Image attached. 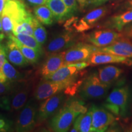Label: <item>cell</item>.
<instances>
[{
  "label": "cell",
  "mask_w": 132,
  "mask_h": 132,
  "mask_svg": "<svg viewBox=\"0 0 132 132\" xmlns=\"http://www.w3.org/2000/svg\"><path fill=\"white\" fill-rule=\"evenodd\" d=\"M129 90L127 86L115 87L107 97L104 107L116 116L123 118L127 114Z\"/></svg>",
  "instance_id": "6da1fadb"
},
{
  "label": "cell",
  "mask_w": 132,
  "mask_h": 132,
  "mask_svg": "<svg viewBox=\"0 0 132 132\" xmlns=\"http://www.w3.org/2000/svg\"><path fill=\"white\" fill-rule=\"evenodd\" d=\"M111 85L103 83L97 73H93L83 81L80 88V96L84 99L99 98L106 94Z\"/></svg>",
  "instance_id": "7a4b0ae2"
},
{
  "label": "cell",
  "mask_w": 132,
  "mask_h": 132,
  "mask_svg": "<svg viewBox=\"0 0 132 132\" xmlns=\"http://www.w3.org/2000/svg\"><path fill=\"white\" fill-rule=\"evenodd\" d=\"M37 105L31 99L26 102L18 116L15 123L16 131L26 132L32 130L37 120Z\"/></svg>",
  "instance_id": "3957f363"
},
{
  "label": "cell",
  "mask_w": 132,
  "mask_h": 132,
  "mask_svg": "<svg viewBox=\"0 0 132 132\" xmlns=\"http://www.w3.org/2000/svg\"><path fill=\"white\" fill-rule=\"evenodd\" d=\"M79 116L65 105L61 108L51 119L50 126L54 131H68Z\"/></svg>",
  "instance_id": "277c9868"
},
{
  "label": "cell",
  "mask_w": 132,
  "mask_h": 132,
  "mask_svg": "<svg viewBox=\"0 0 132 132\" xmlns=\"http://www.w3.org/2000/svg\"><path fill=\"white\" fill-rule=\"evenodd\" d=\"M75 81V79L68 81H54L45 79L41 81L37 85L34 92V97L39 101L44 100L62 91Z\"/></svg>",
  "instance_id": "5b68a950"
},
{
  "label": "cell",
  "mask_w": 132,
  "mask_h": 132,
  "mask_svg": "<svg viewBox=\"0 0 132 132\" xmlns=\"http://www.w3.org/2000/svg\"><path fill=\"white\" fill-rule=\"evenodd\" d=\"M97 47L86 44H78L64 51V65L74 62L88 61L91 54L96 51Z\"/></svg>",
  "instance_id": "8992f818"
},
{
  "label": "cell",
  "mask_w": 132,
  "mask_h": 132,
  "mask_svg": "<svg viewBox=\"0 0 132 132\" xmlns=\"http://www.w3.org/2000/svg\"><path fill=\"white\" fill-rule=\"evenodd\" d=\"M64 99L65 95L61 92L45 99L38 110V121L42 122L55 114L61 108Z\"/></svg>",
  "instance_id": "52a82bcc"
},
{
  "label": "cell",
  "mask_w": 132,
  "mask_h": 132,
  "mask_svg": "<svg viewBox=\"0 0 132 132\" xmlns=\"http://www.w3.org/2000/svg\"><path fill=\"white\" fill-rule=\"evenodd\" d=\"M122 37V34L111 29L95 31L85 36L87 42L98 48L107 47Z\"/></svg>",
  "instance_id": "ba28073f"
},
{
  "label": "cell",
  "mask_w": 132,
  "mask_h": 132,
  "mask_svg": "<svg viewBox=\"0 0 132 132\" xmlns=\"http://www.w3.org/2000/svg\"><path fill=\"white\" fill-rule=\"evenodd\" d=\"M75 34L72 31L66 30L54 36L46 46V52L48 53H59L65 51L75 45Z\"/></svg>",
  "instance_id": "9c48e42d"
},
{
  "label": "cell",
  "mask_w": 132,
  "mask_h": 132,
  "mask_svg": "<svg viewBox=\"0 0 132 132\" xmlns=\"http://www.w3.org/2000/svg\"><path fill=\"white\" fill-rule=\"evenodd\" d=\"M92 131L103 132L113 124L116 118L113 114L101 107L92 106Z\"/></svg>",
  "instance_id": "30bf717a"
},
{
  "label": "cell",
  "mask_w": 132,
  "mask_h": 132,
  "mask_svg": "<svg viewBox=\"0 0 132 132\" xmlns=\"http://www.w3.org/2000/svg\"><path fill=\"white\" fill-rule=\"evenodd\" d=\"M2 13L7 15L12 20L14 23L15 27L31 14L24 3L21 0L6 1Z\"/></svg>",
  "instance_id": "8fae6325"
},
{
  "label": "cell",
  "mask_w": 132,
  "mask_h": 132,
  "mask_svg": "<svg viewBox=\"0 0 132 132\" xmlns=\"http://www.w3.org/2000/svg\"><path fill=\"white\" fill-rule=\"evenodd\" d=\"M8 37L9 40L4 44L6 58L7 60L11 64L18 67H23L29 65V64L24 57L15 41L12 38Z\"/></svg>",
  "instance_id": "7c38bea8"
},
{
  "label": "cell",
  "mask_w": 132,
  "mask_h": 132,
  "mask_svg": "<svg viewBox=\"0 0 132 132\" xmlns=\"http://www.w3.org/2000/svg\"><path fill=\"white\" fill-rule=\"evenodd\" d=\"M122 38L107 47H97V51L132 58V43Z\"/></svg>",
  "instance_id": "4fadbf2b"
},
{
  "label": "cell",
  "mask_w": 132,
  "mask_h": 132,
  "mask_svg": "<svg viewBox=\"0 0 132 132\" xmlns=\"http://www.w3.org/2000/svg\"><path fill=\"white\" fill-rule=\"evenodd\" d=\"M64 65L63 52L52 53L43 64L40 73L44 77L50 75Z\"/></svg>",
  "instance_id": "5bb4252c"
},
{
  "label": "cell",
  "mask_w": 132,
  "mask_h": 132,
  "mask_svg": "<svg viewBox=\"0 0 132 132\" xmlns=\"http://www.w3.org/2000/svg\"><path fill=\"white\" fill-rule=\"evenodd\" d=\"M127 57L100 51H95L90 55L88 62L90 65H95L109 63H122Z\"/></svg>",
  "instance_id": "9a60e30c"
},
{
  "label": "cell",
  "mask_w": 132,
  "mask_h": 132,
  "mask_svg": "<svg viewBox=\"0 0 132 132\" xmlns=\"http://www.w3.org/2000/svg\"><path fill=\"white\" fill-rule=\"evenodd\" d=\"M78 71L80 70L75 67L64 65L54 73L44 77V79L54 81H68L75 80Z\"/></svg>",
  "instance_id": "2e32d148"
},
{
  "label": "cell",
  "mask_w": 132,
  "mask_h": 132,
  "mask_svg": "<svg viewBox=\"0 0 132 132\" xmlns=\"http://www.w3.org/2000/svg\"><path fill=\"white\" fill-rule=\"evenodd\" d=\"M46 5L51 10L56 20L64 21L73 16L63 0H47Z\"/></svg>",
  "instance_id": "e0dca14e"
},
{
  "label": "cell",
  "mask_w": 132,
  "mask_h": 132,
  "mask_svg": "<svg viewBox=\"0 0 132 132\" xmlns=\"http://www.w3.org/2000/svg\"><path fill=\"white\" fill-rule=\"evenodd\" d=\"M123 72L121 69L114 65H105L98 69V77L103 83L111 85Z\"/></svg>",
  "instance_id": "ac0fdd59"
},
{
  "label": "cell",
  "mask_w": 132,
  "mask_h": 132,
  "mask_svg": "<svg viewBox=\"0 0 132 132\" xmlns=\"http://www.w3.org/2000/svg\"><path fill=\"white\" fill-rule=\"evenodd\" d=\"M29 89L27 86H23L18 88L14 94L11 100V107L14 111H20L26 103L28 98Z\"/></svg>",
  "instance_id": "d6986e66"
},
{
  "label": "cell",
  "mask_w": 132,
  "mask_h": 132,
  "mask_svg": "<svg viewBox=\"0 0 132 132\" xmlns=\"http://www.w3.org/2000/svg\"><path fill=\"white\" fill-rule=\"evenodd\" d=\"M8 37L12 38L13 40L15 41L17 45L19 46L20 50H21V53L23 54L24 57H25L29 64H36L39 61L43 53L38 52V51H37L35 49L27 47V46L21 44L13 34H9L8 36Z\"/></svg>",
  "instance_id": "ffe728a7"
},
{
  "label": "cell",
  "mask_w": 132,
  "mask_h": 132,
  "mask_svg": "<svg viewBox=\"0 0 132 132\" xmlns=\"http://www.w3.org/2000/svg\"><path fill=\"white\" fill-rule=\"evenodd\" d=\"M92 111L91 108L86 113L81 114L77 117L73 123V128L77 131L90 132L92 131Z\"/></svg>",
  "instance_id": "44dd1931"
},
{
  "label": "cell",
  "mask_w": 132,
  "mask_h": 132,
  "mask_svg": "<svg viewBox=\"0 0 132 132\" xmlns=\"http://www.w3.org/2000/svg\"><path fill=\"white\" fill-rule=\"evenodd\" d=\"M131 22H132V11L113 16L108 21V23L111 28L122 31L125 25Z\"/></svg>",
  "instance_id": "7402d4cb"
},
{
  "label": "cell",
  "mask_w": 132,
  "mask_h": 132,
  "mask_svg": "<svg viewBox=\"0 0 132 132\" xmlns=\"http://www.w3.org/2000/svg\"><path fill=\"white\" fill-rule=\"evenodd\" d=\"M35 17L39 22L45 25H51L53 23L54 16L51 10L47 6L41 5L34 8Z\"/></svg>",
  "instance_id": "603a6c76"
},
{
  "label": "cell",
  "mask_w": 132,
  "mask_h": 132,
  "mask_svg": "<svg viewBox=\"0 0 132 132\" xmlns=\"http://www.w3.org/2000/svg\"><path fill=\"white\" fill-rule=\"evenodd\" d=\"M36 17L31 14L21 23L15 26L13 33H21L34 36V21ZM12 33V34H13Z\"/></svg>",
  "instance_id": "cb8c5ba5"
},
{
  "label": "cell",
  "mask_w": 132,
  "mask_h": 132,
  "mask_svg": "<svg viewBox=\"0 0 132 132\" xmlns=\"http://www.w3.org/2000/svg\"><path fill=\"white\" fill-rule=\"evenodd\" d=\"M1 70L7 78L8 81L11 83L21 80L23 77L22 74L18 72L7 59L5 61L4 64L1 67Z\"/></svg>",
  "instance_id": "d4e9b609"
},
{
  "label": "cell",
  "mask_w": 132,
  "mask_h": 132,
  "mask_svg": "<svg viewBox=\"0 0 132 132\" xmlns=\"http://www.w3.org/2000/svg\"><path fill=\"white\" fill-rule=\"evenodd\" d=\"M16 39L23 45L32 48H34L38 52L43 53V49L42 45L36 40L34 36L27 35V34H21V33H13Z\"/></svg>",
  "instance_id": "484cf974"
},
{
  "label": "cell",
  "mask_w": 132,
  "mask_h": 132,
  "mask_svg": "<svg viewBox=\"0 0 132 132\" xmlns=\"http://www.w3.org/2000/svg\"><path fill=\"white\" fill-rule=\"evenodd\" d=\"M34 37L40 45H44L47 39V31L40 22L36 19L34 21Z\"/></svg>",
  "instance_id": "4316f807"
},
{
  "label": "cell",
  "mask_w": 132,
  "mask_h": 132,
  "mask_svg": "<svg viewBox=\"0 0 132 132\" xmlns=\"http://www.w3.org/2000/svg\"><path fill=\"white\" fill-rule=\"evenodd\" d=\"M64 105L69 107L70 110L75 112L78 114H81L86 113L87 111V109L85 106L83 102L80 100H70L66 102Z\"/></svg>",
  "instance_id": "83f0119b"
},
{
  "label": "cell",
  "mask_w": 132,
  "mask_h": 132,
  "mask_svg": "<svg viewBox=\"0 0 132 132\" xmlns=\"http://www.w3.org/2000/svg\"><path fill=\"white\" fill-rule=\"evenodd\" d=\"M63 1L72 15L77 12L78 7L77 0H63Z\"/></svg>",
  "instance_id": "f1b7e54d"
},
{
  "label": "cell",
  "mask_w": 132,
  "mask_h": 132,
  "mask_svg": "<svg viewBox=\"0 0 132 132\" xmlns=\"http://www.w3.org/2000/svg\"><path fill=\"white\" fill-rule=\"evenodd\" d=\"M65 65L75 67L78 69V70H81L82 69L86 68V67H88L89 65H90V64L89 63L88 61H81V62H74V63H69V64H65Z\"/></svg>",
  "instance_id": "f546056e"
},
{
  "label": "cell",
  "mask_w": 132,
  "mask_h": 132,
  "mask_svg": "<svg viewBox=\"0 0 132 132\" xmlns=\"http://www.w3.org/2000/svg\"><path fill=\"white\" fill-rule=\"evenodd\" d=\"M11 102L7 97H2L0 98V108L4 110H9Z\"/></svg>",
  "instance_id": "4dcf8cb0"
},
{
  "label": "cell",
  "mask_w": 132,
  "mask_h": 132,
  "mask_svg": "<svg viewBox=\"0 0 132 132\" xmlns=\"http://www.w3.org/2000/svg\"><path fill=\"white\" fill-rule=\"evenodd\" d=\"M11 82H2L0 81V95L7 94L11 90Z\"/></svg>",
  "instance_id": "1f68e13d"
},
{
  "label": "cell",
  "mask_w": 132,
  "mask_h": 132,
  "mask_svg": "<svg viewBox=\"0 0 132 132\" xmlns=\"http://www.w3.org/2000/svg\"><path fill=\"white\" fill-rule=\"evenodd\" d=\"M6 60V54L5 52L4 44H0V70Z\"/></svg>",
  "instance_id": "d6a6232c"
},
{
  "label": "cell",
  "mask_w": 132,
  "mask_h": 132,
  "mask_svg": "<svg viewBox=\"0 0 132 132\" xmlns=\"http://www.w3.org/2000/svg\"><path fill=\"white\" fill-rule=\"evenodd\" d=\"M9 121L3 118H0V131H7L11 127Z\"/></svg>",
  "instance_id": "836d02e7"
},
{
  "label": "cell",
  "mask_w": 132,
  "mask_h": 132,
  "mask_svg": "<svg viewBox=\"0 0 132 132\" xmlns=\"http://www.w3.org/2000/svg\"><path fill=\"white\" fill-rule=\"evenodd\" d=\"M26 1L31 6H37L46 4L47 0H26Z\"/></svg>",
  "instance_id": "e575fe53"
},
{
  "label": "cell",
  "mask_w": 132,
  "mask_h": 132,
  "mask_svg": "<svg viewBox=\"0 0 132 132\" xmlns=\"http://www.w3.org/2000/svg\"><path fill=\"white\" fill-rule=\"evenodd\" d=\"M122 37L132 39V25L128 26L124 29L123 32Z\"/></svg>",
  "instance_id": "d590c367"
},
{
  "label": "cell",
  "mask_w": 132,
  "mask_h": 132,
  "mask_svg": "<svg viewBox=\"0 0 132 132\" xmlns=\"http://www.w3.org/2000/svg\"><path fill=\"white\" fill-rule=\"evenodd\" d=\"M77 1L79 5V7L81 10L84 9L89 5L90 0H77Z\"/></svg>",
  "instance_id": "8d00e7d4"
},
{
  "label": "cell",
  "mask_w": 132,
  "mask_h": 132,
  "mask_svg": "<svg viewBox=\"0 0 132 132\" xmlns=\"http://www.w3.org/2000/svg\"><path fill=\"white\" fill-rule=\"evenodd\" d=\"M109 0H90L89 5L93 6H98L107 2Z\"/></svg>",
  "instance_id": "74e56055"
},
{
  "label": "cell",
  "mask_w": 132,
  "mask_h": 132,
  "mask_svg": "<svg viewBox=\"0 0 132 132\" xmlns=\"http://www.w3.org/2000/svg\"><path fill=\"white\" fill-rule=\"evenodd\" d=\"M0 81L2 82H7L8 81L7 78L6 77V76L4 75V73L3 72L2 70H0Z\"/></svg>",
  "instance_id": "f35d334b"
},
{
  "label": "cell",
  "mask_w": 132,
  "mask_h": 132,
  "mask_svg": "<svg viewBox=\"0 0 132 132\" xmlns=\"http://www.w3.org/2000/svg\"><path fill=\"white\" fill-rule=\"evenodd\" d=\"M6 0H0V16L2 14L3 9H4L5 4H6Z\"/></svg>",
  "instance_id": "ab89813d"
},
{
  "label": "cell",
  "mask_w": 132,
  "mask_h": 132,
  "mask_svg": "<svg viewBox=\"0 0 132 132\" xmlns=\"http://www.w3.org/2000/svg\"><path fill=\"white\" fill-rule=\"evenodd\" d=\"M122 64L128 65V67H132V58H127V59L122 62Z\"/></svg>",
  "instance_id": "60d3db41"
},
{
  "label": "cell",
  "mask_w": 132,
  "mask_h": 132,
  "mask_svg": "<svg viewBox=\"0 0 132 132\" xmlns=\"http://www.w3.org/2000/svg\"><path fill=\"white\" fill-rule=\"evenodd\" d=\"M5 38V34L4 32H0V44H2L3 40Z\"/></svg>",
  "instance_id": "b9f144b4"
},
{
  "label": "cell",
  "mask_w": 132,
  "mask_h": 132,
  "mask_svg": "<svg viewBox=\"0 0 132 132\" xmlns=\"http://www.w3.org/2000/svg\"><path fill=\"white\" fill-rule=\"evenodd\" d=\"M3 32V29H2V25H1V18H0V32Z\"/></svg>",
  "instance_id": "7bdbcfd3"
},
{
  "label": "cell",
  "mask_w": 132,
  "mask_h": 132,
  "mask_svg": "<svg viewBox=\"0 0 132 132\" xmlns=\"http://www.w3.org/2000/svg\"><path fill=\"white\" fill-rule=\"evenodd\" d=\"M11 1V0H6V1Z\"/></svg>",
  "instance_id": "ee69618b"
}]
</instances>
